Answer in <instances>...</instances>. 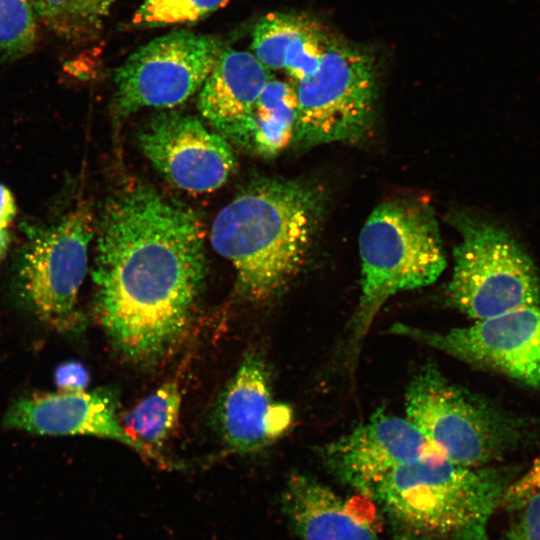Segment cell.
Returning <instances> with one entry per match:
<instances>
[{
	"label": "cell",
	"mask_w": 540,
	"mask_h": 540,
	"mask_svg": "<svg viewBox=\"0 0 540 540\" xmlns=\"http://www.w3.org/2000/svg\"><path fill=\"white\" fill-rule=\"evenodd\" d=\"M206 276L198 215L151 186L130 183L106 203L92 271L95 313L113 346L152 363L178 342Z\"/></svg>",
	"instance_id": "obj_1"
},
{
	"label": "cell",
	"mask_w": 540,
	"mask_h": 540,
	"mask_svg": "<svg viewBox=\"0 0 540 540\" xmlns=\"http://www.w3.org/2000/svg\"><path fill=\"white\" fill-rule=\"evenodd\" d=\"M325 204L310 183L264 179L250 185L216 216L213 248L236 272L243 296L266 301L302 268Z\"/></svg>",
	"instance_id": "obj_2"
},
{
	"label": "cell",
	"mask_w": 540,
	"mask_h": 540,
	"mask_svg": "<svg viewBox=\"0 0 540 540\" xmlns=\"http://www.w3.org/2000/svg\"><path fill=\"white\" fill-rule=\"evenodd\" d=\"M510 483L491 467H467L432 446L395 467L367 498L393 540H488V523Z\"/></svg>",
	"instance_id": "obj_3"
},
{
	"label": "cell",
	"mask_w": 540,
	"mask_h": 540,
	"mask_svg": "<svg viewBox=\"0 0 540 540\" xmlns=\"http://www.w3.org/2000/svg\"><path fill=\"white\" fill-rule=\"evenodd\" d=\"M359 251L361 295L352 324L357 338L389 297L434 283L446 266L433 210L418 201L377 206L361 229Z\"/></svg>",
	"instance_id": "obj_4"
},
{
	"label": "cell",
	"mask_w": 540,
	"mask_h": 540,
	"mask_svg": "<svg viewBox=\"0 0 540 540\" xmlns=\"http://www.w3.org/2000/svg\"><path fill=\"white\" fill-rule=\"evenodd\" d=\"M406 419L450 461L484 467L518 448L524 424L449 381L428 363L410 381Z\"/></svg>",
	"instance_id": "obj_5"
},
{
	"label": "cell",
	"mask_w": 540,
	"mask_h": 540,
	"mask_svg": "<svg viewBox=\"0 0 540 540\" xmlns=\"http://www.w3.org/2000/svg\"><path fill=\"white\" fill-rule=\"evenodd\" d=\"M452 223L461 241L454 248L450 304L475 320L540 305L537 269L508 232L466 214Z\"/></svg>",
	"instance_id": "obj_6"
},
{
	"label": "cell",
	"mask_w": 540,
	"mask_h": 540,
	"mask_svg": "<svg viewBox=\"0 0 540 540\" xmlns=\"http://www.w3.org/2000/svg\"><path fill=\"white\" fill-rule=\"evenodd\" d=\"M294 88L299 146L356 142L371 128L378 86L375 58L366 49L330 36L319 68Z\"/></svg>",
	"instance_id": "obj_7"
},
{
	"label": "cell",
	"mask_w": 540,
	"mask_h": 540,
	"mask_svg": "<svg viewBox=\"0 0 540 540\" xmlns=\"http://www.w3.org/2000/svg\"><path fill=\"white\" fill-rule=\"evenodd\" d=\"M222 51L214 36L185 30L148 42L115 72L116 115L183 103L201 89Z\"/></svg>",
	"instance_id": "obj_8"
},
{
	"label": "cell",
	"mask_w": 540,
	"mask_h": 540,
	"mask_svg": "<svg viewBox=\"0 0 540 540\" xmlns=\"http://www.w3.org/2000/svg\"><path fill=\"white\" fill-rule=\"evenodd\" d=\"M93 217L78 205L56 225L36 236L20 271L25 296L36 314L59 330L77 322L76 300L85 278Z\"/></svg>",
	"instance_id": "obj_9"
},
{
	"label": "cell",
	"mask_w": 540,
	"mask_h": 540,
	"mask_svg": "<svg viewBox=\"0 0 540 540\" xmlns=\"http://www.w3.org/2000/svg\"><path fill=\"white\" fill-rule=\"evenodd\" d=\"M391 332L438 349L471 365L540 388V307L527 306L449 331L396 323Z\"/></svg>",
	"instance_id": "obj_10"
},
{
	"label": "cell",
	"mask_w": 540,
	"mask_h": 540,
	"mask_svg": "<svg viewBox=\"0 0 540 540\" xmlns=\"http://www.w3.org/2000/svg\"><path fill=\"white\" fill-rule=\"evenodd\" d=\"M138 143L144 156L169 182L191 193L218 189L236 164L230 143L188 114L156 115L139 133Z\"/></svg>",
	"instance_id": "obj_11"
},
{
	"label": "cell",
	"mask_w": 540,
	"mask_h": 540,
	"mask_svg": "<svg viewBox=\"0 0 540 540\" xmlns=\"http://www.w3.org/2000/svg\"><path fill=\"white\" fill-rule=\"evenodd\" d=\"M431 444L406 418L383 408L347 434L320 449V457L340 482L367 497L395 467L425 453Z\"/></svg>",
	"instance_id": "obj_12"
},
{
	"label": "cell",
	"mask_w": 540,
	"mask_h": 540,
	"mask_svg": "<svg viewBox=\"0 0 540 540\" xmlns=\"http://www.w3.org/2000/svg\"><path fill=\"white\" fill-rule=\"evenodd\" d=\"M112 392L35 394L16 402L5 417L10 428L48 435H89L116 440L158 464L164 458L135 440L118 419Z\"/></svg>",
	"instance_id": "obj_13"
},
{
	"label": "cell",
	"mask_w": 540,
	"mask_h": 540,
	"mask_svg": "<svg viewBox=\"0 0 540 540\" xmlns=\"http://www.w3.org/2000/svg\"><path fill=\"white\" fill-rule=\"evenodd\" d=\"M288 406L273 401L267 367L248 353L221 393L216 424L232 452H256L279 438L291 424Z\"/></svg>",
	"instance_id": "obj_14"
},
{
	"label": "cell",
	"mask_w": 540,
	"mask_h": 540,
	"mask_svg": "<svg viewBox=\"0 0 540 540\" xmlns=\"http://www.w3.org/2000/svg\"><path fill=\"white\" fill-rule=\"evenodd\" d=\"M280 505L301 540H380L339 495L309 475L289 476Z\"/></svg>",
	"instance_id": "obj_15"
},
{
	"label": "cell",
	"mask_w": 540,
	"mask_h": 540,
	"mask_svg": "<svg viewBox=\"0 0 540 540\" xmlns=\"http://www.w3.org/2000/svg\"><path fill=\"white\" fill-rule=\"evenodd\" d=\"M330 35L313 17L270 12L261 17L252 34V50L269 70H284L295 81L320 66Z\"/></svg>",
	"instance_id": "obj_16"
},
{
	"label": "cell",
	"mask_w": 540,
	"mask_h": 540,
	"mask_svg": "<svg viewBox=\"0 0 540 540\" xmlns=\"http://www.w3.org/2000/svg\"><path fill=\"white\" fill-rule=\"evenodd\" d=\"M270 79L254 54L223 49L199 90V110L218 129L246 114Z\"/></svg>",
	"instance_id": "obj_17"
},
{
	"label": "cell",
	"mask_w": 540,
	"mask_h": 540,
	"mask_svg": "<svg viewBox=\"0 0 540 540\" xmlns=\"http://www.w3.org/2000/svg\"><path fill=\"white\" fill-rule=\"evenodd\" d=\"M297 119L294 86L270 79L252 108L219 127L230 144L262 157H273L293 141Z\"/></svg>",
	"instance_id": "obj_18"
},
{
	"label": "cell",
	"mask_w": 540,
	"mask_h": 540,
	"mask_svg": "<svg viewBox=\"0 0 540 540\" xmlns=\"http://www.w3.org/2000/svg\"><path fill=\"white\" fill-rule=\"evenodd\" d=\"M180 407L178 384L167 382L127 412L122 425L135 440L158 453L176 428Z\"/></svg>",
	"instance_id": "obj_19"
},
{
	"label": "cell",
	"mask_w": 540,
	"mask_h": 540,
	"mask_svg": "<svg viewBox=\"0 0 540 540\" xmlns=\"http://www.w3.org/2000/svg\"><path fill=\"white\" fill-rule=\"evenodd\" d=\"M37 23L27 0H0V61L18 59L34 49Z\"/></svg>",
	"instance_id": "obj_20"
},
{
	"label": "cell",
	"mask_w": 540,
	"mask_h": 540,
	"mask_svg": "<svg viewBox=\"0 0 540 540\" xmlns=\"http://www.w3.org/2000/svg\"><path fill=\"white\" fill-rule=\"evenodd\" d=\"M230 0H143L132 18L139 27L193 23L225 7Z\"/></svg>",
	"instance_id": "obj_21"
},
{
	"label": "cell",
	"mask_w": 540,
	"mask_h": 540,
	"mask_svg": "<svg viewBox=\"0 0 540 540\" xmlns=\"http://www.w3.org/2000/svg\"><path fill=\"white\" fill-rule=\"evenodd\" d=\"M37 22L69 40L80 39L90 32L77 0H27Z\"/></svg>",
	"instance_id": "obj_22"
},
{
	"label": "cell",
	"mask_w": 540,
	"mask_h": 540,
	"mask_svg": "<svg viewBox=\"0 0 540 540\" xmlns=\"http://www.w3.org/2000/svg\"><path fill=\"white\" fill-rule=\"evenodd\" d=\"M501 540H540V494L529 498Z\"/></svg>",
	"instance_id": "obj_23"
},
{
	"label": "cell",
	"mask_w": 540,
	"mask_h": 540,
	"mask_svg": "<svg viewBox=\"0 0 540 540\" xmlns=\"http://www.w3.org/2000/svg\"><path fill=\"white\" fill-rule=\"evenodd\" d=\"M537 494H540V454L520 478L507 486L501 506L517 510Z\"/></svg>",
	"instance_id": "obj_24"
},
{
	"label": "cell",
	"mask_w": 540,
	"mask_h": 540,
	"mask_svg": "<svg viewBox=\"0 0 540 540\" xmlns=\"http://www.w3.org/2000/svg\"><path fill=\"white\" fill-rule=\"evenodd\" d=\"M89 376L86 369L78 363H67L56 373L57 384L66 391H82L87 386Z\"/></svg>",
	"instance_id": "obj_25"
},
{
	"label": "cell",
	"mask_w": 540,
	"mask_h": 540,
	"mask_svg": "<svg viewBox=\"0 0 540 540\" xmlns=\"http://www.w3.org/2000/svg\"><path fill=\"white\" fill-rule=\"evenodd\" d=\"M117 0H77L81 15L90 32L96 31Z\"/></svg>",
	"instance_id": "obj_26"
},
{
	"label": "cell",
	"mask_w": 540,
	"mask_h": 540,
	"mask_svg": "<svg viewBox=\"0 0 540 540\" xmlns=\"http://www.w3.org/2000/svg\"><path fill=\"white\" fill-rule=\"evenodd\" d=\"M16 214L15 200L10 190L0 184V230H6Z\"/></svg>",
	"instance_id": "obj_27"
},
{
	"label": "cell",
	"mask_w": 540,
	"mask_h": 540,
	"mask_svg": "<svg viewBox=\"0 0 540 540\" xmlns=\"http://www.w3.org/2000/svg\"><path fill=\"white\" fill-rule=\"evenodd\" d=\"M9 244V234L7 230H0V259L5 254Z\"/></svg>",
	"instance_id": "obj_28"
}]
</instances>
